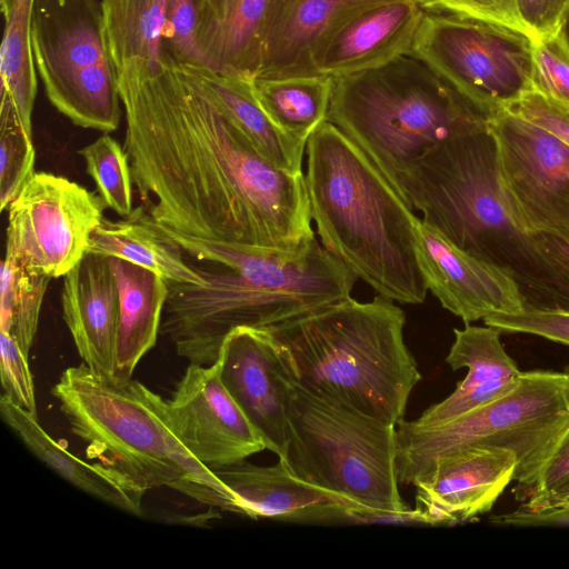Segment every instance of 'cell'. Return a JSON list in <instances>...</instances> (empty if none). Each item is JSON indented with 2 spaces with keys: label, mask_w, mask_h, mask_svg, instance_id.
<instances>
[{
  "label": "cell",
  "mask_w": 569,
  "mask_h": 569,
  "mask_svg": "<svg viewBox=\"0 0 569 569\" xmlns=\"http://www.w3.org/2000/svg\"><path fill=\"white\" fill-rule=\"evenodd\" d=\"M117 74L132 182L157 223L249 249L297 251L316 237L303 173L266 159L171 58H133Z\"/></svg>",
  "instance_id": "cell-1"
},
{
  "label": "cell",
  "mask_w": 569,
  "mask_h": 569,
  "mask_svg": "<svg viewBox=\"0 0 569 569\" xmlns=\"http://www.w3.org/2000/svg\"><path fill=\"white\" fill-rule=\"evenodd\" d=\"M190 257L204 284L168 282L160 325L189 363L218 360L239 327L269 328L351 297L357 277L317 237L297 251L249 249L178 233L158 223Z\"/></svg>",
  "instance_id": "cell-2"
},
{
  "label": "cell",
  "mask_w": 569,
  "mask_h": 569,
  "mask_svg": "<svg viewBox=\"0 0 569 569\" xmlns=\"http://www.w3.org/2000/svg\"><path fill=\"white\" fill-rule=\"evenodd\" d=\"M396 187L423 223L510 276L526 308L569 309V280L517 218L488 129L438 144L401 173Z\"/></svg>",
  "instance_id": "cell-3"
},
{
  "label": "cell",
  "mask_w": 569,
  "mask_h": 569,
  "mask_svg": "<svg viewBox=\"0 0 569 569\" xmlns=\"http://www.w3.org/2000/svg\"><path fill=\"white\" fill-rule=\"evenodd\" d=\"M305 176L322 247L379 296L422 303L412 207L338 127L323 122L307 142Z\"/></svg>",
  "instance_id": "cell-4"
},
{
  "label": "cell",
  "mask_w": 569,
  "mask_h": 569,
  "mask_svg": "<svg viewBox=\"0 0 569 569\" xmlns=\"http://www.w3.org/2000/svg\"><path fill=\"white\" fill-rule=\"evenodd\" d=\"M405 325L403 310L379 296L349 297L264 329L293 383L397 426L421 379Z\"/></svg>",
  "instance_id": "cell-5"
},
{
  "label": "cell",
  "mask_w": 569,
  "mask_h": 569,
  "mask_svg": "<svg viewBox=\"0 0 569 569\" xmlns=\"http://www.w3.org/2000/svg\"><path fill=\"white\" fill-rule=\"evenodd\" d=\"M52 395L71 432L143 491L170 487L231 511L229 490L172 430L167 400L140 381L103 377L82 362L60 375Z\"/></svg>",
  "instance_id": "cell-6"
},
{
  "label": "cell",
  "mask_w": 569,
  "mask_h": 569,
  "mask_svg": "<svg viewBox=\"0 0 569 569\" xmlns=\"http://www.w3.org/2000/svg\"><path fill=\"white\" fill-rule=\"evenodd\" d=\"M488 117L419 59L406 54L335 78L328 121L396 186L438 144L487 129Z\"/></svg>",
  "instance_id": "cell-7"
},
{
  "label": "cell",
  "mask_w": 569,
  "mask_h": 569,
  "mask_svg": "<svg viewBox=\"0 0 569 569\" xmlns=\"http://www.w3.org/2000/svg\"><path fill=\"white\" fill-rule=\"evenodd\" d=\"M397 452V426L291 382L280 459L297 478L337 499L348 518L418 521L399 492Z\"/></svg>",
  "instance_id": "cell-8"
},
{
  "label": "cell",
  "mask_w": 569,
  "mask_h": 569,
  "mask_svg": "<svg viewBox=\"0 0 569 569\" xmlns=\"http://www.w3.org/2000/svg\"><path fill=\"white\" fill-rule=\"evenodd\" d=\"M562 380V372L526 371L506 396L447 422L421 426L402 419L397 425L399 483L415 485L445 455L485 446L512 450L518 458L515 495L529 488L569 429Z\"/></svg>",
  "instance_id": "cell-9"
},
{
  "label": "cell",
  "mask_w": 569,
  "mask_h": 569,
  "mask_svg": "<svg viewBox=\"0 0 569 569\" xmlns=\"http://www.w3.org/2000/svg\"><path fill=\"white\" fill-rule=\"evenodd\" d=\"M30 43L51 104L74 124L109 133L121 118L118 74L97 0H33Z\"/></svg>",
  "instance_id": "cell-10"
},
{
  "label": "cell",
  "mask_w": 569,
  "mask_h": 569,
  "mask_svg": "<svg viewBox=\"0 0 569 569\" xmlns=\"http://www.w3.org/2000/svg\"><path fill=\"white\" fill-rule=\"evenodd\" d=\"M409 54L488 118L533 90L532 39L501 24L426 10Z\"/></svg>",
  "instance_id": "cell-11"
},
{
  "label": "cell",
  "mask_w": 569,
  "mask_h": 569,
  "mask_svg": "<svg viewBox=\"0 0 569 569\" xmlns=\"http://www.w3.org/2000/svg\"><path fill=\"white\" fill-rule=\"evenodd\" d=\"M106 208L98 192L34 172L8 206L4 258L51 278L66 276L88 252Z\"/></svg>",
  "instance_id": "cell-12"
},
{
  "label": "cell",
  "mask_w": 569,
  "mask_h": 569,
  "mask_svg": "<svg viewBox=\"0 0 569 569\" xmlns=\"http://www.w3.org/2000/svg\"><path fill=\"white\" fill-rule=\"evenodd\" d=\"M487 129L501 187L521 224L569 242V146L506 109L488 118Z\"/></svg>",
  "instance_id": "cell-13"
},
{
  "label": "cell",
  "mask_w": 569,
  "mask_h": 569,
  "mask_svg": "<svg viewBox=\"0 0 569 569\" xmlns=\"http://www.w3.org/2000/svg\"><path fill=\"white\" fill-rule=\"evenodd\" d=\"M425 12L416 0H349L313 44L310 70L338 78L409 54Z\"/></svg>",
  "instance_id": "cell-14"
},
{
  "label": "cell",
  "mask_w": 569,
  "mask_h": 569,
  "mask_svg": "<svg viewBox=\"0 0 569 569\" xmlns=\"http://www.w3.org/2000/svg\"><path fill=\"white\" fill-rule=\"evenodd\" d=\"M171 428L184 448L212 470L266 449L224 388L217 362L189 363L167 401Z\"/></svg>",
  "instance_id": "cell-15"
},
{
  "label": "cell",
  "mask_w": 569,
  "mask_h": 569,
  "mask_svg": "<svg viewBox=\"0 0 569 569\" xmlns=\"http://www.w3.org/2000/svg\"><path fill=\"white\" fill-rule=\"evenodd\" d=\"M216 362L221 382L266 449L282 458L292 380L271 336L266 329L236 328L224 338Z\"/></svg>",
  "instance_id": "cell-16"
},
{
  "label": "cell",
  "mask_w": 569,
  "mask_h": 569,
  "mask_svg": "<svg viewBox=\"0 0 569 569\" xmlns=\"http://www.w3.org/2000/svg\"><path fill=\"white\" fill-rule=\"evenodd\" d=\"M415 233L428 290L466 325L526 309L518 284L506 272L461 250L419 218Z\"/></svg>",
  "instance_id": "cell-17"
},
{
  "label": "cell",
  "mask_w": 569,
  "mask_h": 569,
  "mask_svg": "<svg viewBox=\"0 0 569 569\" xmlns=\"http://www.w3.org/2000/svg\"><path fill=\"white\" fill-rule=\"evenodd\" d=\"M518 469L507 448L473 446L440 457L413 485L419 522H462L488 512Z\"/></svg>",
  "instance_id": "cell-18"
},
{
  "label": "cell",
  "mask_w": 569,
  "mask_h": 569,
  "mask_svg": "<svg viewBox=\"0 0 569 569\" xmlns=\"http://www.w3.org/2000/svg\"><path fill=\"white\" fill-rule=\"evenodd\" d=\"M61 305L83 363L97 375L113 378L120 302L110 258L87 252L64 276Z\"/></svg>",
  "instance_id": "cell-19"
},
{
  "label": "cell",
  "mask_w": 569,
  "mask_h": 569,
  "mask_svg": "<svg viewBox=\"0 0 569 569\" xmlns=\"http://www.w3.org/2000/svg\"><path fill=\"white\" fill-rule=\"evenodd\" d=\"M211 471L231 495L230 512L282 521L348 517L337 499L297 478L280 458L272 466L242 460Z\"/></svg>",
  "instance_id": "cell-20"
},
{
  "label": "cell",
  "mask_w": 569,
  "mask_h": 569,
  "mask_svg": "<svg viewBox=\"0 0 569 569\" xmlns=\"http://www.w3.org/2000/svg\"><path fill=\"white\" fill-rule=\"evenodd\" d=\"M455 341L446 357L452 370L467 369L466 377L443 400L428 407L413 420L421 426L447 422L509 393L522 371L507 353L501 331L491 326L455 329Z\"/></svg>",
  "instance_id": "cell-21"
},
{
  "label": "cell",
  "mask_w": 569,
  "mask_h": 569,
  "mask_svg": "<svg viewBox=\"0 0 569 569\" xmlns=\"http://www.w3.org/2000/svg\"><path fill=\"white\" fill-rule=\"evenodd\" d=\"M271 0H197V41L208 68L252 82Z\"/></svg>",
  "instance_id": "cell-22"
},
{
  "label": "cell",
  "mask_w": 569,
  "mask_h": 569,
  "mask_svg": "<svg viewBox=\"0 0 569 569\" xmlns=\"http://www.w3.org/2000/svg\"><path fill=\"white\" fill-rule=\"evenodd\" d=\"M0 416L28 450L63 480L104 503L141 516L146 491L128 477L106 463L91 465L77 458L54 441L37 418L3 395Z\"/></svg>",
  "instance_id": "cell-23"
},
{
  "label": "cell",
  "mask_w": 569,
  "mask_h": 569,
  "mask_svg": "<svg viewBox=\"0 0 569 569\" xmlns=\"http://www.w3.org/2000/svg\"><path fill=\"white\" fill-rule=\"evenodd\" d=\"M181 68L238 124L266 159L290 173H302L307 142L291 137L276 124L257 99L252 82L204 67Z\"/></svg>",
  "instance_id": "cell-24"
},
{
  "label": "cell",
  "mask_w": 569,
  "mask_h": 569,
  "mask_svg": "<svg viewBox=\"0 0 569 569\" xmlns=\"http://www.w3.org/2000/svg\"><path fill=\"white\" fill-rule=\"evenodd\" d=\"M109 258L120 302L114 378L127 380L156 345L169 288L157 273L123 259Z\"/></svg>",
  "instance_id": "cell-25"
},
{
  "label": "cell",
  "mask_w": 569,
  "mask_h": 569,
  "mask_svg": "<svg viewBox=\"0 0 569 569\" xmlns=\"http://www.w3.org/2000/svg\"><path fill=\"white\" fill-rule=\"evenodd\" d=\"M88 252L123 259L143 267L168 282L204 284L182 248L151 218L142 206L120 220L102 218L90 237Z\"/></svg>",
  "instance_id": "cell-26"
},
{
  "label": "cell",
  "mask_w": 569,
  "mask_h": 569,
  "mask_svg": "<svg viewBox=\"0 0 569 569\" xmlns=\"http://www.w3.org/2000/svg\"><path fill=\"white\" fill-rule=\"evenodd\" d=\"M349 0H271L259 77L312 72L310 51L331 18Z\"/></svg>",
  "instance_id": "cell-27"
},
{
  "label": "cell",
  "mask_w": 569,
  "mask_h": 569,
  "mask_svg": "<svg viewBox=\"0 0 569 569\" xmlns=\"http://www.w3.org/2000/svg\"><path fill=\"white\" fill-rule=\"evenodd\" d=\"M335 78L318 73L259 77L252 81L260 104L271 119L291 137L308 142L326 121Z\"/></svg>",
  "instance_id": "cell-28"
},
{
  "label": "cell",
  "mask_w": 569,
  "mask_h": 569,
  "mask_svg": "<svg viewBox=\"0 0 569 569\" xmlns=\"http://www.w3.org/2000/svg\"><path fill=\"white\" fill-rule=\"evenodd\" d=\"M169 0H100L106 43L116 70L133 58L162 61L161 32Z\"/></svg>",
  "instance_id": "cell-29"
},
{
  "label": "cell",
  "mask_w": 569,
  "mask_h": 569,
  "mask_svg": "<svg viewBox=\"0 0 569 569\" xmlns=\"http://www.w3.org/2000/svg\"><path fill=\"white\" fill-rule=\"evenodd\" d=\"M32 6L33 0H0L4 18L0 48L1 90L12 98L20 122L30 136L38 86L30 43Z\"/></svg>",
  "instance_id": "cell-30"
},
{
  "label": "cell",
  "mask_w": 569,
  "mask_h": 569,
  "mask_svg": "<svg viewBox=\"0 0 569 569\" xmlns=\"http://www.w3.org/2000/svg\"><path fill=\"white\" fill-rule=\"evenodd\" d=\"M52 278L4 258L1 264L0 331L10 332L29 356L41 305Z\"/></svg>",
  "instance_id": "cell-31"
},
{
  "label": "cell",
  "mask_w": 569,
  "mask_h": 569,
  "mask_svg": "<svg viewBox=\"0 0 569 569\" xmlns=\"http://www.w3.org/2000/svg\"><path fill=\"white\" fill-rule=\"evenodd\" d=\"M79 153L107 208L121 217L132 212V176L123 147L108 133L82 148Z\"/></svg>",
  "instance_id": "cell-32"
},
{
  "label": "cell",
  "mask_w": 569,
  "mask_h": 569,
  "mask_svg": "<svg viewBox=\"0 0 569 569\" xmlns=\"http://www.w3.org/2000/svg\"><path fill=\"white\" fill-rule=\"evenodd\" d=\"M36 152L23 129L12 98L1 90L0 209L3 211L33 176Z\"/></svg>",
  "instance_id": "cell-33"
},
{
  "label": "cell",
  "mask_w": 569,
  "mask_h": 569,
  "mask_svg": "<svg viewBox=\"0 0 569 569\" xmlns=\"http://www.w3.org/2000/svg\"><path fill=\"white\" fill-rule=\"evenodd\" d=\"M533 90L569 108V43L562 29L532 39Z\"/></svg>",
  "instance_id": "cell-34"
},
{
  "label": "cell",
  "mask_w": 569,
  "mask_h": 569,
  "mask_svg": "<svg viewBox=\"0 0 569 569\" xmlns=\"http://www.w3.org/2000/svg\"><path fill=\"white\" fill-rule=\"evenodd\" d=\"M197 0H169L161 32L162 57L180 67L208 68L197 41Z\"/></svg>",
  "instance_id": "cell-35"
},
{
  "label": "cell",
  "mask_w": 569,
  "mask_h": 569,
  "mask_svg": "<svg viewBox=\"0 0 569 569\" xmlns=\"http://www.w3.org/2000/svg\"><path fill=\"white\" fill-rule=\"evenodd\" d=\"M483 323L501 332L528 333L569 346V309L526 308L512 313H492Z\"/></svg>",
  "instance_id": "cell-36"
},
{
  "label": "cell",
  "mask_w": 569,
  "mask_h": 569,
  "mask_svg": "<svg viewBox=\"0 0 569 569\" xmlns=\"http://www.w3.org/2000/svg\"><path fill=\"white\" fill-rule=\"evenodd\" d=\"M0 350L2 395L37 418L34 387L28 357L23 355L14 337L6 331H0Z\"/></svg>",
  "instance_id": "cell-37"
},
{
  "label": "cell",
  "mask_w": 569,
  "mask_h": 569,
  "mask_svg": "<svg viewBox=\"0 0 569 569\" xmlns=\"http://www.w3.org/2000/svg\"><path fill=\"white\" fill-rule=\"evenodd\" d=\"M427 10L501 24L530 37L518 12L516 0H429Z\"/></svg>",
  "instance_id": "cell-38"
},
{
  "label": "cell",
  "mask_w": 569,
  "mask_h": 569,
  "mask_svg": "<svg viewBox=\"0 0 569 569\" xmlns=\"http://www.w3.org/2000/svg\"><path fill=\"white\" fill-rule=\"evenodd\" d=\"M569 483V429L559 441L538 479L516 495L522 501L518 510H529L553 496Z\"/></svg>",
  "instance_id": "cell-39"
},
{
  "label": "cell",
  "mask_w": 569,
  "mask_h": 569,
  "mask_svg": "<svg viewBox=\"0 0 569 569\" xmlns=\"http://www.w3.org/2000/svg\"><path fill=\"white\" fill-rule=\"evenodd\" d=\"M506 110L535 123L569 146V108L532 90Z\"/></svg>",
  "instance_id": "cell-40"
},
{
  "label": "cell",
  "mask_w": 569,
  "mask_h": 569,
  "mask_svg": "<svg viewBox=\"0 0 569 569\" xmlns=\"http://www.w3.org/2000/svg\"><path fill=\"white\" fill-rule=\"evenodd\" d=\"M516 4L531 39L558 33L569 9V0H516Z\"/></svg>",
  "instance_id": "cell-41"
},
{
  "label": "cell",
  "mask_w": 569,
  "mask_h": 569,
  "mask_svg": "<svg viewBox=\"0 0 569 569\" xmlns=\"http://www.w3.org/2000/svg\"><path fill=\"white\" fill-rule=\"evenodd\" d=\"M536 236L547 254L569 280V242L552 236L538 233Z\"/></svg>",
  "instance_id": "cell-42"
},
{
  "label": "cell",
  "mask_w": 569,
  "mask_h": 569,
  "mask_svg": "<svg viewBox=\"0 0 569 569\" xmlns=\"http://www.w3.org/2000/svg\"><path fill=\"white\" fill-rule=\"evenodd\" d=\"M569 520V505L539 516L541 522Z\"/></svg>",
  "instance_id": "cell-43"
},
{
  "label": "cell",
  "mask_w": 569,
  "mask_h": 569,
  "mask_svg": "<svg viewBox=\"0 0 569 569\" xmlns=\"http://www.w3.org/2000/svg\"><path fill=\"white\" fill-rule=\"evenodd\" d=\"M563 380L561 387V393L563 398V402L569 415V367H567L563 371Z\"/></svg>",
  "instance_id": "cell-44"
},
{
  "label": "cell",
  "mask_w": 569,
  "mask_h": 569,
  "mask_svg": "<svg viewBox=\"0 0 569 569\" xmlns=\"http://www.w3.org/2000/svg\"><path fill=\"white\" fill-rule=\"evenodd\" d=\"M562 31H563L567 42L569 43V9H568L565 20H563Z\"/></svg>",
  "instance_id": "cell-45"
},
{
  "label": "cell",
  "mask_w": 569,
  "mask_h": 569,
  "mask_svg": "<svg viewBox=\"0 0 569 569\" xmlns=\"http://www.w3.org/2000/svg\"><path fill=\"white\" fill-rule=\"evenodd\" d=\"M425 10H427L429 0H416Z\"/></svg>",
  "instance_id": "cell-46"
}]
</instances>
